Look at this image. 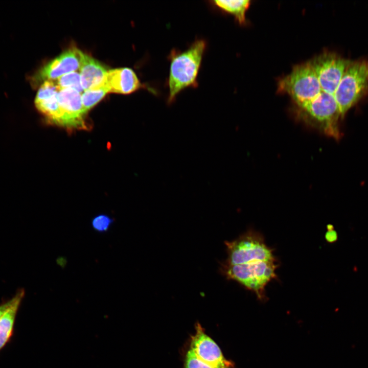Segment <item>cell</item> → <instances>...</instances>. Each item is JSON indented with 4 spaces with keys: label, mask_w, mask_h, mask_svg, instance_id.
Returning a JSON list of instances; mask_svg holds the SVG:
<instances>
[{
    "label": "cell",
    "mask_w": 368,
    "mask_h": 368,
    "mask_svg": "<svg viewBox=\"0 0 368 368\" xmlns=\"http://www.w3.org/2000/svg\"><path fill=\"white\" fill-rule=\"evenodd\" d=\"M206 45L205 40L197 39L184 51L171 50L168 56L170 62L167 81L169 104L185 89L198 86L197 76Z\"/></svg>",
    "instance_id": "1"
},
{
    "label": "cell",
    "mask_w": 368,
    "mask_h": 368,
    "mask_svg": "<svg viewBox=\"0 0 368 368\" xmlns=\"http://www.w3.org/2000/svg\"><path fill=\"white\" fill-rule=\"evenodd\" d=\"M297 106L305 122L329 137L340 139L339 123L342 119L334 95L322 91L313 100Z\"/></svg>",
    "instance_id": "2"
},
{
    "label": "cell",
    "mask_w": 368,
    "mask_h": 368,
    "mask_svg": "<svg viewBox=\"0 0 368 368\" xmlns=\"http://www.w3.org/2000/svg\"><path fill=\"white\" fill-rule=\"evenodd\" d=\"M275 261H260L251 263L228 265L221 263L220 270L226 279L235 281L252 291L259 300L267 299L265 287L277 277Z\"/></svg>",
    "instance_id": "3"
},
{
    "label": "cell",
    "mask_w": 368,
    "mask_h": 368,
    "mask_svg": "<svg viewBox=\"0 0 368 368\" xmlns=\"http://www.w3.org/2000/svg\"><path fill=\"white\" fill-rule=\"evenodd\" d=\"M367 93L368 61H351L334 94L342 119Z\"/></svg>",
    "instance_id": "4"
},
{
    "label": "cell",
    "mask_w": 368,
    "mask_h": 368,
    "mask_svg": "<svg viewBox=\"0 0 368 368\" xmlns=\"http://www.w3.org/2000/svg\"><path fill=\"white\" fill-rule=\"evenodd\" d=\"M227 257L223 263L237 265L260 261H275L273 249L265 243L262 235L249 229L237 239L225 241Z\"/></svg>",
    "instance_id": "5"
},
{
    "label": "cell",
    "mask_w": 368,
    "mask_h": 368,
    "mask_svg": "<svg viewBox=\"0 0 368 368\" xmlns=\"http://www.w3.org/2000/svg\"><path fill=\"white\" fill-rule=\"evenodd\" d=\"M279 90L289 95L297 106L313 100L322 91L310 62L294 67L279 81Z\"/></svg>",
    "instance_id": "6"
},
{
    "label": "cell",
    "mask_w": 368,
    "mask_h": 368,
    "mask_svg": "<svg viewBox=\"0 0 368 368\" xmlns=\"http://www.w3.org/2000/svg\"><path fill=\"white\" fill-rule=\"evenodd\" d=\"M350 61L331 53H323L310 61L323 91L334 95Z\"/></svg>",
    "instance_id": "7"
},
{
    "label": "cell",
    "mask_w": 368,
    "mask_h": 368,
    "mask_svg": "<svg viewBox=\"0 0 368 368\" xmlns=\"http://www.w3.org/2000/svg\"><path fill=\"white\" fill-rule=\"evenodd\" d=\"M57 98L62 114L61 127L70 130L89 129L80 93L72 88H63L59 90Z\"/></svg>",
    "instance_id": "8"
},
{
    "label": "cell",
    "mask_w": 368,
    "mask_h": 368,
    "mask_svg": "<svg viewBox=\"0 0 368 368\" xmlns=\"http://www.w3.org/2000/svg\"><path fill=\"white\" fill-rule=\"evenodd\" d=\"M83 53L73 47L48 62L32 77L34 85L47 80H53L79 69Z\"/></svg>",
    "instance_id": "9"
},
{
    "label": "cell",
    "mask_w": 368,
    "mask_h": 368,
    "mask_svg": "<svg viewBox=\"0 0 368 368\" xmlns=\"http://www.w3.org/2000/svg\"><path fill=\"white\" fill-rule=\"evenodd\" d=\"M191 350L202 361L214 368H235L226 359L217 343L206 335L201 325L197 324L196 332L191 338Z\"/></svg>",
    "instance_id": "10"
},
{
    "label": "cell",
    "mask_w": 368,
    "mask_h": 368,
    "mask_svg": "<svg viewBox=\"0 0 368 368\" xmlns=\"http://www.w3.org/2000/svg\"><path fill=\"white\" fill-rule=\"evenodd\" d=\"M99 85L104 87L108 93L129 94L141 88H145L153 94H156L154 89L143 84L135 73L128 67L107 71Z\"/></svg>",
    "instance_id": "11"
},
{
    "label": "cell",
    "mask_w": 368,
    "mask_h": 368,
    "mask_svg": "<svg viewBox=\"0 0 368 368\" xmlns=\"http://www.w3.org/2000/svg\"><path fill=\"white\" fill-rule=\"evenodd\" d=\"M59 90L54 80L45 81L40 85L34 103L49 123L61 126L62 114L57 98Z\"/></svg>",
    "instance_id": "12"
},
{
    "label": "cell",
    "mask_w": 368,
    "mask_h": 368,
    "mask_svg": "<svg viewBox=\"0 0 368 368\" xmlns=\"http://www.w3.org/2000/svg\"><path fill=\"white\" fill-rule=\"evenodd\" d=\"M79 70L82 87L84 91L100 84L107 71L100 62L83 53Z\"/></svg>",
    "instance_id": "13"
},
{
    "label": "cell",
    "mask_w": 368,
    "mask_h": 368,
    "mask_svg": "<svg viewBox=\"0 0 368 368\" xmlns=\"http://www.w3.org/2000/svg\"><path fill=\"white\" fill-rule=\"evenodd\" d=\"M25 294L24 289L17 290L13 303L0 318V351L13 336L16 315Z\"/></svg>",
    "instance_id": "14"
},
{
    "label": "cell",
    "mask_w": 368,
    "mask_h": 368,
    "mask_svg": "<svg viewBox=\"0 0 368 368\" xmlns=\"http://www.w3.org/2000/svg\"><path fill=\"white\" fill-rule=\"evenodd\" d=\"M249 0H215L212 4L221 10L233 15L241 24L246 20V12L250 5Z\"/></svg>",
    "instance_id": "15"
},
{
    "label": "cell",
    "mask_w": 368,
    "mask_h": 368,
    "mask_svg": "<svg viewBox=\"0 0 368 368\" xmlns=\"http://www.w3.org/2000/svg\"><path fill=\"white\" fill-rule=\"evenodd\" d=\"M107 93V90L100 85L85 90L81 95L82 103L84 110L87 112L102 100Z\"/></svg>",
    "instance_id": "16"
},
{
    "label": "cell",
    "mask_w": 368,
    "mask_h": 368,
    "mask_svg": "<svg viewBox=\"0 0 368 368\" xmlns=\"http://www.w3.org/2000/svg\"><path fill=\"white\" fill-rule=\"evenodd\" d=\"M59 90L72 88L80 94L84 90L81 85L80 75L77 72H73L53 80Z\"/></svg>",
    "instance_id": "17"
},
{
    "label": "cell",
    "mask_w": 368,
    "mask_h": 368,
    "mask_svg": "<svg viewBox=\"0 0 368 368\" xmlns=\"http://www.w3.org/2000/svg\"><path fill=\"white\" fill-rule=\"evenodd\" d=\"M114 220L105 214L95 216L91 220V226L96 232L100 233L107 232L110 228Z\"/></svg>",
    "instance_id": "18"
},
{
    "label": "cell",
    "mask_w": 368,
    "mask_h": 368,
    "mask_svg": "<svg viewBox=\"0 0 368 368\" xmlns=\"http://www.w3.org/2000/svg\"><path fill=\"white\" fill-rule=\"evenodd\" d=\"M184 368H214L200 360L194 352L190 349L187 353Z\"/></svg>",
    "instance_id": "19"
},
{
    "label": "cell",
    "mask_w": 368,
    "mask_h": 368,
    "mask_svg": "<svg viewBox=\"0 0 368 368\" xmlns=\"http://www.w3.org/2000/svg\"><path fill=\"white\" fill-rule=\"evenodd\" d=\"M15 300V295L7 301H5L0 304V318L5 312L12 305Z\"/></svg>",
    "instance_id": "20"
},
{
    "label": "cell",
    "mask_w": 368,
    "mask_h": 368,
    "mask_svg": "<svg viewBox=\"0 0 368 368\" xmlns=\"http://www.w3.org/2000/svg\"><path fill=\"white\" fill-rule=\"evenodd\" d=\"M325 238L328 242H334L337 238V233L333 229L329 230L326 234Z\"/></svg>",
    "instance_id": "21"
}]
</instances>
